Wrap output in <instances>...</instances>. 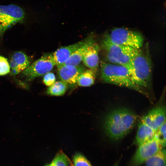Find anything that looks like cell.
Listing matches in <instances>:
<instances>
[{"label": "cell", "instance_id": "e0dca14e", "mask_svg": "<svg viewBox=\"0 0 166 166\" xmlns=\"http://www.w3.org/2000/svg\"><path fill=\"white\" fill-rule=\"evenodd\" d=\"M68 86L62 81L55 82L49 86L47 90V93L50 95L61 96L65 93Z\"/></svg>", "mask_w": 166, "mask_h": 166}, {"label": "cell", "instance_id": "8992f818", "mask_svg": "<svg viewBox=\"0 0 166 166\" xmlns=\"http://www.w3.org/2000/svg\"><path fill=\"white\" fill-rule=\"evenodd\" d=\"M56 65L52 53H46L22 72L28 81L50 72Z\"/></svg>", "mask_w": 166, "mask_h": 166}, {"label": "cell", "instance_id": "52a82bcc", "mask_svg": "<svg viewBox=\"0 0 166 166\" xmlns=\"http://www.w3.org/2000/svg\"><path fill=\"white\" fill-rule=\"evenodd\" d=\"M162 148L155 136L152 140L139 145L132 158L131 166H140L161 151Z\"/></svg>", "mask_w": 166, "mask_h": 166}, {"label": "cell", "instance_id": "30bf717a", "mask_svg": "<svg viewBox=\"0 0 166 166\" xmlns=\"http://www.w3.org/2000/svg\"><path fill=\"white\" fill-rule=\"evenodd\" d=\"M165 121V109L164 107L160 106L151 109L141 120V122L151 128L156 132Z\"/></svg>", "mask_w": 166, "mask_h": 166}, {"label": "cell", "instance_id": "44dd1931", "mask_svg": "<svg viewBox=\"0 0 166 166\" xmlns=\"http://www.w3.org/2000/svg\"><path fill=\"white\" fill-rule=\"evenodd\" d=\"M155 137L159 142L162 147L166 145V121L158 128L156 133Z\"/></svg>", "mask_w": 166, "mask_h": 166}, {"label": "cell", "instance_id": "277c9868", "mask_svg": "<svg viewBox=\"0 0 166 166\" xmlns=\"http://www.w3.org/2000/svg\"><path fill=\"white\" fill-rule=\"evenodd\" d=\"M101 46L105 52L106 62L126 66L140 49L118 45L112 42L107 34Z\"/></svg>", "mask_w": 166, "mask_h": 166}, {"label": "cell", "instance_id": "2e32d148", "mask_svg": "<svg viewBox=\"0 0 166 166\" xmlns=\"http://www.w3.org/2000/svg\"><path fill=\"white\" fill-rule=\"evenodd\" d=\"M96 74L91 69L85 70L79 77L77 84L81 87H88L94 83Z\"/></svg>", "mask_w": 166, "mask_h": 166}, {"label": "cell", "instance_id": "7402d4cb", "mask_svg": "<svg viewBox=\"0 0 166 166\" xmlns=\"http://www.w3.org/2000/svg\"><path fill=\"white\" fill-rule=\"evenodd\" d=\"M10 67L7 59L0 56V75L7 74L10 72Z\"/></svg>", "mask_w": 166, "mask_h": 166}, {"label": "cell", "instance_id": "7c38bea8", "mask_svg": "<svg viewBox=\"0 0 166 166\" xmlns=\"http://www.w3.org/2000/svg\"><path fill=\"white\" fill-rule=\"evenodd\" d=\"M99 50L98 45L93 42L88 47L82 60L84 64L96 74L98 71L99 66Z\"/></svg>", "mask_w": 166, "mask_h": 166}, {"label": "cell", "instance_id": "8fae6325", "mask_svg": "<svg viewBox=\"0 0 166 166\" xmlns=\"http://www.w3.org/2000/svg\"><path fill=\"white\" fill-rule=\"evenodd\" d=\"M92 36H89L77 43L62 46L57 49L52 53L56 65L57 66L64 64L78 48L87 42Z\"/></svg>", "mask_w": 166, "mask_h": 166}, {"label": "cell", "instance_id": "9a60e30c", "mask_svg": "<svg viewBox=\"0 0 166 166\" xmlns=\"http://www.w3.org/2000/svg\"><path fill=\"white\" fill-rule=\"evenodd\" d=\"M95 42L92 36L86 43L78 48L68 58L64 64L65 65H77L83 60L89 46Z\"/></svg>", "mask_w": 166, "mask_h": 166}, {"label": "cell", "instance_id": "3957f363", "mask_svg": "<svg viewBox=\"0 0 166 166\" xmlns=\"http://www.w3.org/2000/svg\"><path fill=\"white\" fill-rule=\"evenodd\" d=\"M100 67L101 78L104 82L128 88L141 93H144L142 88L132 81L125 67L101 61Z\"/></svg>", "mask_w": 166, "mask_h": 166}, {"label": "cell", "instance_id": "603a6c76", "mask_svg": "<svg viewBox=\"0 0 166 166\" xmlns=\"http://www.w3.org/2000/svg\"><path fill=\"white\" fill-rule=\"evenodd\" d=\"M44 75L43 81L46 86H49L55 82L56 77L53 73L49 72Z\"/></svg>", "mask_w": 166, "mask_h": 166}, {"label": "cell", "instance_id": "7a4b0ae2", "mask_svg": "<svg viewBox=\"0 0 166 166\" xmlns=\"http://www.w3.org/2000/svg\"><path fill=\"white\" fill-rule=\"evenodd\" d=\"M136 85L148 88L150 86L152 66L148 56L140 49L125 66Z\"/></svg>", "mask_w": 166, "mask_h": 166}, {"label": "cell", "instance_id": "ac0fdd59", "mask_svg": "<svg viewBox=\"0 0 166 166\" xmlns=\"http://www.w3.org/2000/svg\"><path fill=\"white\" fill-rule=\"evenodd\" d=\"M161 150L145 162V166H166L165 151Z\"/></svg>", "mask_w": 166, "mask_h": 166}, {"label": "cell", "instance_id": "d4e9b609", "mask_svg": "<svg viewBox=\"0 0 166 166\" xmlns=\"http://www.w3.org/2000/svg\"><path fill=\"white\" fill-rule=\"evenodd\" d=\"M118 162H117L114 165H113V166H118ZM71 166H73L72 165H71Z\"/></svg>", "mask_w": 166, "mask_h": 166}, {"label": "cell", "instance_id": "cb8c5ba5", "mask_svg": "<svg viewBox=\"0 0 166 166\" xmlns=\"http://www.w3.org/2000/svg\"><path fill=\"white\" fill-rule=\"evenodd\" d=\"M4 32V31L2 28L0 20V35H1L3 34Z\"/></svg>", "mask_w": 166, "mask_h": 166}, {"label": "cell", "instance_id": "5b68a950", "mask_svg": "<svg viewBox=\"0 0 166 166\" xmlns=\"http://www.w3.org/2000/svg\"><path fill=\"white\" fill-rule=\"evenodd\" d=\"M107 35L112 42L135 49H140L144 43V38L140 33L125 28H114Z\"/></svg>", "mask_w": 166, "mask_h": 166}, {"label": "cell", "instance_id": "9c48e42d", "mask_svg": "<svg viewBox=\"0 0 166 166\" xmlns=\"http://www.w3.org/2000/svg\"><path fill=\"white\" fill-rule=\"evenodd\" d=\"M85 69L84 66L80 65H72L63 64L57 66L59 77L71 88L75 87L79 77Z\"/></svg>", "mask_w": 166, "mask_h": 166}, {"label": "cell", "instance_id": "ba28073f", "mask_svg": "<svg viewBox=\"0 0 166 166\" xmlns=\"http://www.w3.org/2000/svg\"><path fill=\"white\" fill-rule=\"evenodd\" d=\"M25 16L23 10L18 6L0 5V20L4 32L12 25L22 21Z\"/></svg>", "mask_w": 166, "mask_h": 166}, {"label": "cell", "instance_id": "5bb4252c", "mask_svg": "<svg viewBox=\"0 0 166 166\" xmlns=\"http://www.w3.org/2000/svg\"><path fill=\"white\" fill-rule=\"evenodd\" d=\"M156 133L152 128L140 121L138 126L135 144L139 146L152 140L155 137Z\"/></svg>", "mask_w": 166, "mask_h": 166}, {"label": "cell", "instance_id": "ffe728a7", "mask_svg": "<svg viewBox=\"0 0 166 166\" xmlns=\"http://www.w3.org/2000/svg\"><path fill=\"white\" fill-rule=\"evenodd\" d=\"M73 162V166H92L87 158L80 153H77L74 155Z\"/></svg>", "mask_w": 166, "mask_h": 166}, {"label": "cell", "instance_id": "d6986e66", "mask_svg": "<svg viewBox=\"0 0 166 166\" xmlns=\"http://www.w3.org/2000/svg\"><path fill=\"white\" fill-rule=\"evenodd\" d=\"M70 164L67 156L63 152H60L56 155L49 165V166H69Z\"/></svg>", "mask_w": 166, "mask_h": 166}, {"label": "cell", "instance_id": "6da1fadb", "mask_svg": "<svg viewBox=\"0 0 166 166\" xmlns=\"http://www.w3.org/2000/svg\"><path fill=\"white\" fill-rule=\"evenodd\" d=\"M137 119L136 115L128 109H114L105 117L104 124L105 132L112 140L122 139L133 129Z\"/></svg>", "mask_w": 166, "mask_h": 166}, {"label": "cell", "instance_id": "4fadbf2b", "mask_svg": "<svg viewBox=\"0 0 166 166\" xmlns=\"http://www.w3.org/2000/svg\"><path fill=\"white\" fill-rule=\"evenodd\" d=\"M29 58L21 51L15 53L12 57L10 65L12 75H17L23 71L30 65Z\"/></svg>", "mask_w": 166, "mask_h": 166}]
</instances>
